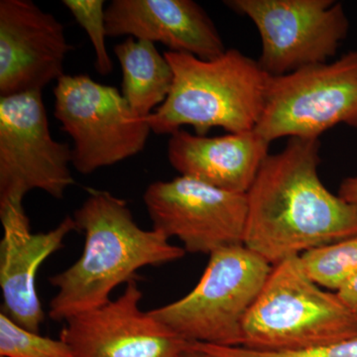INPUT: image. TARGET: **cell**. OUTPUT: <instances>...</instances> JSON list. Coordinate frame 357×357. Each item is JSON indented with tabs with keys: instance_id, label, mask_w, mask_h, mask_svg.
Segmentation results:
<instances>
[{
	"instance_id": "6da1fadb",
	"label": "cell",
	"mask_w": 357,
	"mask_h": 357,
	"mask_svg": "<svg viewBox=\"0 0 357 357\" xmlns=\"http://www.w3.org/2000/svg\"><path fill=\"white\" fill-rule=\"evenodd\" d=\"M319 139L290 138L268 155L246 192L244 245L270 265L357 234V210L319 176Z\"/></svg>"
},
{
	"instance_id": "7a4b0ae2",
	"label": "cell",
	"mask_w": 357,
	"mask_h": 357,
	"mask_svg": "<svg viewBox=\"0 0 357 357\" xmlns=\"http://www.w3.org/2000/svg\"><path fill=\"white\" fill-rule=\"evenodd\" d=\"M77 229L84 232L81 257L54 275L57 288L49 305L54 321L68 319L105 306L121 284L135 278L147 266H159L184 257V248L152 229H141L124 199L112 192L89 189L88 198L74 211Z\"/></svg>"
},
{
	"instance_id": "3957f363",
	"label": "cell",
	"mask_w": 357,
	"mask_h": 357,
	"mask_svg": "<svg viewBox=\"0 0 357 357\" xmlns=\"http://www.w3.org/2000/svg\"><path fill=\"white\" fill-rule=\"evenodd\" d=\"M164 56L172 67L173 86L166 102L146 117L152 132L171 135L185 126L199 136L215 128L255 130L271 77L258 61L236 49L211 60L172 51Z\"/></svg>"
},
{
	"instance_id": "277c9868",
	"label": "cell",
	"mask_w": 357,
	"mask_h": 357,
	"mask_svg": "<svg viewBox=\"0 0 357 357\" xmlns=\"http://www.w3.org/2000/svg\"><path fill=\"white\" fill-rule=\"evenodd\" d=\"M357 337V314L312 280L301 256L272 266L243 325L248 351H311Z\"/></svg>"
},
{
	"instance_id": "5b68a950",
	"label": "cell",
	"mask_w": 357,
	"mask_h": 357,
	"mask_svg": "<svg viewBox=\"0 0 357 357\" xmlns=\"http://www.w3.org/2000/svg\"><path fill=\"white\" fill-rule=\"evenodd\" d=\"M271 270L244 244L218 249L191 292L150 314L190 344L241 347L244 319Z\"/></svg>"
},
{
	"instance_id": "8992f818",
	"label": "cell",
	"mask_w": 357,
	"mask_h": 357,
	"mask_svg": "<svg viewBox=\"0 0 357 357\" xmlns=\"http://www.w3.org/2000/svg\"><path fill=\"white\" fill-rule=\"evenodd\" d=\"M55 117L74 141L72 165L88 175L140 153L152 132L121 91L89 75H64L55 89Z\"/></svg>"
},
{
	"instance_id": "52a82bcc",
	"label": "cell",
	"mask_w": 357,
	"mask_h": 357,
	"mask_svg": "<svg viewBox=\"0 0 357 357\" xmlns=\"http://www.w3.org/2000/svg\"><path fill=\"white\" fill-rule=\"evenodd\" d=\"M342 123L357 128V51L330 64L270 77L255 130L269 143L281 137L319 139Z\"/></svg>"
},
{
	"instance_id": "ba28073f",
	"label": "cell",
	"mask_w": 357,
	"mask_h": 357,
	"mask_svg": "<svg viewBox=\"0 0 357 357\" xmlns=\"http://www.w3.org/2000/svg\"><path fill=\"white\" fill-rule=\"evenodd\" d=\"M73 150L52 137L42 93L0 98V208L40 190L61 199L75 184Z\"/></svg>"
},
{
	"instance_id": "9c48e42d",
	"label": "cell",
	"mask_w": 357,
	"mask_h": 357,
	"mask_svg": "<svg viewBox=\"0 0 357 357\" xmlns=\"http://www.w3.org/2000/svg\"><path fill=\"white\" fill-rule=\"evenodd\" d=\"M225 4L257 27L262 41L258 63L271 77L326 63L349 32L344 6L333 0H229Z\"/></svg>"
},
{
	"instance_id": "30bf717a",
	"label": "cell",
	"mask_w": 357,
	"mask_h": 357,
	"mask_svg": "<svg viewBox=\"0 0 357 357\" xmlns=\"http://www.w3.org/2000/svg\"><path fill=\"white\" fill-rule=\"evenodd\" d=\"M153 229L176 237L185 252L211 255L244 244L248 196L178 176L148 185L143 196Z\"/></svg>"
},
{
	"instance_id": "8fae6325",
	"label": "cell",
	"mask_w": 357,
	"mask_h": 357,
	"mask_svg": "<svg viewBox=\"0 0 357 357\" xmlns=\"http://www.w3.org/2000/svg\"><path fill=\"white\" fill-rule=\"evenodd\" d=\"M137 280L105 306L65 321L60 338L73 357H178L189 349L187 340L141 310Z\"/></svg>"
},
{
	"instance_id": "7c38bea8",
	"label": "cell",
	"mask_w": 357,
	"mask_h": 357,
	"mask_svg": "<svg viewBox=\"0 0 357 357\" xmlns=\"http://www.w3.org/2000/svg\"><path fill=\"white\" fill-rule=\"evenodd\" d=\"M64 26L30 0L0 1V96L42 93L64 76Z\"/></svg>"
},
{
	"instance_id": "4fadbf2b",
	"label": "cell",
	"mask_w": 357,
	"mask_h": 357,
	"mask_svg": "<svg viewBox=\"0 0 357 357\" xmlns=\"http://www.w3.org/2000/svg\"><path fill=\"white\" fill-rule=\"evenodd\" d=\"M3 236L0 243L2 311L26 330L39 333L45 314L36 278L47 258L63 248L66 237L79 230L74 218L66 217L55 229L32 234L23 204L0 208Z\"/></svg>"
},
{
	"instance_id": "5bb4252c",
	"label": "cell",
	"mask_w": 357,
	"mask_h": 357,
	"mask_svg": "<svg viewBox=\"0 0 357 357\" xmlns=\"http://www.w3.org/2000/svg\"><path fill=\"white\" fill-rule=\"evenodd\" d=\"M107 37L162 43L203 60L227 49L208 13L192 0H114L105 10Z\"/></svg>"
},
{
	"instance_id": "9a60e30c",
	"label": "cell",
	"mask_w": 357,
	"mask_h": 357,
	"mask_svg": "<svg viewBox=\"0 0 357 357\" xmlns=\"http://www.w3.org/2000/svg\"><path fill=\"white\" fill-rule=\"evenodd\" d=\"M269 145L255 130L206 137L180 129L171 134L168 159L181 176L246 194L269 155Z\"/></svg>"
},
{
	"instance_id": "2e32d148",
	"label": "cell",
	"mask_w": 357,
	"mask_h": 357,
	"mask_svg": "<svg viewBox=\"0 0 357 357\" xmlns=\"http://www.w3.org/2000/svg\"><path fill=\"white\" fill-rule=\"evenodd\" d=\"M114 50L122 70V96L138 116L146 119L166 102L173 86L172 67L146 40L128 37Z\"/></svg>"
},
{
	"instance_id": "e0dca14e",
	"label": "cell",
	"mask_w": 357,
	"mask_h": 357,
	"mask_svg": "<svg viewBox=\"0 0 357 357\" xmlns=\"http://www.w3.org/2000/svg\"><path fill=\"white\" fill-rule=\"evenodd\" d=\"M301 258L312 280L321 287L337 292L357 275V234L307 251Z\"/></svg>"
},
{
	"instance_id": "ac0fdd59",
	"label": "cell",
	"mask_w": 357,
	"mask_h": 357,
	"mask_svg": "<svg viewBox=\"0 0 357 357\" xmlns=\"http://www.w3.org/2000/svg\"><path fill=\"white\" fill-rule=\"evenodd\" d=\"M0 357H73L64 340L42 337L0 314Z\"/></svg>"
},
{
	"instance_id": "d6986e66",
	"label": "cell",
	"mask_w": 357,
	"mask_h": 357,
	"mask_svg": "<svg viewBox=\"0 0 357 357\" xmlns=\"http://www.w3.org/2000/svg\"><path fill=\"white\" fill-rule=\"evenodd\" d=\"M63 4L89 35L96 53V70L102 76H109L114 70L112 58L107 52L105 38V1L103 0H64Z\"/></svg>"
},
{
	"instance_id": "ffe728a7",
	"label": "cell",
	"mask_w": 357,
	"mask_h": 357,
	"mask_svg": "<svg viewBox=\"0 0 357 357\" xmlns=\"http://www.w3.org/2000/svg\"><path fill=\"white\" fill-rule=\"evenodd\" d=\"M195 347L215 357H357V337L342 340L311 351L267 354L248 351L243 347H218V345L194 344Z\"/></svg>"
},
{
	"instance_id": "44dd1931",
	"label": "cell",
	"mask_w": 357,
	"mask_h": 357,
	"mask_svg": "<svg viewBox=\"0 0 357 357\" xmlns=\"http://www.w3.org/2000/svg\"><path fill=\"white\" fill-rule=\"evenodd\" d=\"M338 297L357 314V275L337 291Z\"/></svg>"
},
{
	"instance_id": "7402d4cb",
	"label": "cell",
	"mask_w": 357,
	"mask_h": 357,
	"mask_svg": "<svg viewBox=\"0 0 357 357\" xmlns=\"http://www.w3.org/2000/svg\"><path fill=\"white\" fill-rule=\"evenodd\" d=\"M338 196L357 210V177L344 178L340 184Z\"/></svg>"
},
{
	"instance_id": "603a6c76",
	"label": "cell",
	"mask_w": 357,
	"mask_h": 357,
	"mask_svg": "<svg viewBox=\"0 0 357 357\" xmlns=\"http://www.w3.org/2000/svg\"><path fill=\"white\" fill-rule=\"evenodd\" d=\"M178 357H215L211 356V354H208V352L202 351V349H198V347H195V345H190L189 349H185L184 352L180 354Z\"/></svg>"
}]
</instances>
